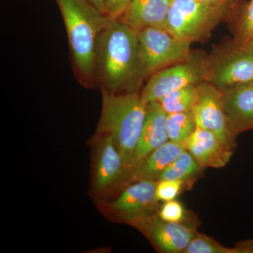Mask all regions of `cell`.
<instances>
[{
  "label": "cell",
  "instance_id": "4316f807",
  "mask_svg": "<svg viewBox=\"0 0 253 253\" xmlns=\"http://www.w3.org/2000/svg\"><path fill=\"white\" fill-rule=\"evenodd\" d=\"M202 1H208V2H223V1H229V0H202Z\"/></svg>",
  "mask_w": 253,
  "mask_h": 253
},
{
  "label": "cell",
  "instance_id": "d6986e66",
  "mask_svg": "<svg viewBox=\"0 0 253 253\" xmlns=\"http://www.w3.org/2000/svg\"><path fill=\"white\" fill-rule=\"evenodd\" d=\"M197 85L187 86L173 91L158 102L167 114L191 111L197 96Z\"/></svg>",
  "mask_w": 253,
  "mask_h": 253
},
{
  "label": "cell",
  "instance_id": "d4e9b609",
  "mask_svg": "<svg viewBox=\"0 0 253 253\" xmlns=\"http://www.w3.org/2000/svg\"><path fill=\"white\" fill-rule=\"evenodd\" d=\"M86 1L93 5L96 9L99 10L100 12L102 13L103 14L107 15L106 0H86Z\"/></svg>",
  "mask_w": 253,
  "mask_h": 253
},
{
  "label": "cell",
  "instance_id": "9c48e42d",
  "mask_svg": "<svg viewBox=\"0 0 253 253\" xmlns=\"http://www.w3.org/2000/svg\"><path fill=\"white\" fill-rule=\"evenodd\" d=\"M128 224L142 232L159 252L164 253H184L198 232L191 224L163 220L158 212L135 218Z\"/></svg>",
  "mask_w": 253,
  "mask_h": 253
},
{
  "label": "cell",
  "instance_id": "8992f818",
  "mask_svg": "<svg viewBox=\"0 0 253 253\" xmlns=\"http://www.w3.org/2000/svg\"><path fill=\"white\" fill-rule=\"evenodd\" d=\"M204 81L220 90L253 82V51L235 41L206 56Z\"/></svg>",
  "mask_w": 253,
  "mask_h": 253
},
{
  "label": "cell",
  "instance_id": "30bf717a",
  "mask_svg": "<svg viewBox=\"0 0 253 253\" xmlns=\"http://www.w3.org/2000/svg\"><path fill=\"white\" fill-rule=\"evenodd\" d=\"M95 150L93 188L95 194L104 195L123 181L131 178L127 168L113 138L100 134Z\"/></svg>",
  "mask_w": 253,
  "mask_h": 253
},
{
  "label": "cell",
  "instance_id": "4fadbf2b",
  "mask_svg": "<svg viewBox=\"0 0 253 253\" xmlns=\"http://www.w3.org/2000/svg\"><path fill=\"white\" fill-rule=\"evenodd\" d=\"M171 1L172 0H131L118 19L137 33L147 28L166 29Z\"/></svg>",
  "mask_w": 253,
  "mask_h": 253
},
{
  "label": "cell",
  "instance_id": "3957f363",
  "mask_svg": "<svg viewBox=\"0 0 253 253\" xmlns=\"http://www.w3.org/2000/svg\"><path fill=\"white\" fill-rule=\"evenodd\" d=\"M147 104L136 91L113 93L103 90L100 134H109L126 166L132 172L133 158L146 121Z\"/></svg>",
  "mask_w": 253,
  "mask_h": 253
},
{
  "label": "cell",
  "instance_id": "277c9868",
  "mask_svg": "<svg viewBox=\"0 0 253 253\" xmlns=\"http://www.w3.org/2000/svg\"><path fill=\"white\" fill-rule=\"evenodd\" d=\"M232 8V0L223 2L172 0L166 29L181 41L190 43L203 41L227 18Z\"/></svg>",
  "mask_w": 253,
  "mask_h": 253
},
{
  "label": "cell",
  "instance_id": "7402d4cb",
  "mask_svg": "<svg viewBox=\"0 0 253 253\" xmlns=\"http://www.w3.org/2000/svg\"><path fill=\"white\" fill-rule=\"evenodd\" d=\"M185 183L181 180L160 179L156 184V198L158 201L163 202L176 199L185 189Z\"/></svg>",
  "mask_w": 253,
  "mask_h": 253
},
{
  "label": "cell",
  "instance_id": "ac0fdd59",
  "mask_svg": "<svg viewBox=\"0 0 253 253\" xmlns=\"http://www.w3.org/2000/svg\"><path fill=\"white\" fill-rule=\"evenodd\" d=\"M166 126L169 141L182 144L197 127L191 111L167 114Z\"/></svg>",
  "mask_w": 253,
  "mask_h": 253
},
{
  "label": "cell",
  "instance_id": "44dd1931",
  "mask_svg": "<svg viewBox=\"0 0 253 253\" xmlns=\"http://www.w3.org/2000/svg\"><path fill=\"white\" fill-rule=\"evenodd\" d=\"M158 214L161 219L168 222L188 224L184 222L187 218V211L180 201L176 199L164 202L160 208Z\"/></svg>",
  "mask_w": 253,
  "mask_h": 253
},
{
  "label": "cell",
  "instance_id": "9a60e30c",
  "mask_svg": "<svg viewBox=\"0 0 253 253\" xmlns=\"http://www.w3.org/2000/svg\"><path fill=\"white\" fill-rule=\"evenodd\" d=\"M166 117L167 113L159 102L147 104L146 121L134 152L132 169L141 159L169 141Z\"/></svg>",
  "mask_w": 253,
  "mask_h": 253
},
{
  "label": "cell",
  "instance_id": "5b68a950",
  "mask_svg": "<svg viewBox=\"0 0 253 253\" xmlns=\"http://www.w3.org/2000/svg\"><path fill=\"white\" fill-rule=\"evenodd\" d=\"M141 82L163 68L182 62L191 55V43L181 41L165 28H147L138 32Z\"/></svg>",
  "mask_w": 253,
  "mask_h": 253
},
{
  "label": "cell",
  "instance_id": "e0dca14e",
  "mask_svg": "<svg viewBox=\"0 0 253 253\" xmlns=\"http://www.w3.org/2000/svg\"><path fill=\"white\" fill-rule=\"evenodd\" d=\"M204 169L194 156L185 149L165 169L158 180H181L189 188L201 176Z\"/></svg>",
  "mask_w": 253,
  "mask_h": 253
},
{
  "label": "cell",
  "instance_id": "2e32d148",
  "mask_svg": "<svg viewBox=\"0 0 253 253\" xmlns=\"http://www.w3.org/2000/svg\"><path fill=\"white\" fill-rule=\"evenodd\" d=\"M185 149L184 144L168 141L134 166L131 172V180L158 181L165 169Z\"/></svg>",
  "mask_w": 253,
  "mask_h": 253
},
{
  "label": "cell",
  "instance_id": "ba28073f",
  "mask_svg": "<svg viewBox=\"0 0 253 253\" xmlns=\"http://www.w3.org/2000/svg\"><path fill=\"white\" fill-rule=\"evenodd\" d=\"M204 56L191 54L182 62L158 71L151 76L141 93L145 104L160 101L166 94L204 81Z\"/></svg>",
  "mask_w": 253,
  "mask_h": 253
},
{
  "label": "cell",
  "instance_id": "484cf974",
  "mask_svg": "<svg viewBox=\"0 0 253 253\" xmlns=\"http://www.w3.org/2000/svg\"><path fill=\"white\" fill-rule=\"evenodd\" d=\"M248 48H249L250 49L252 50L253 51V36L251 38V39L250 40L249 42L247 44H245Z\"/></svg>",
  "mask_w": 253,
  "mask_h": 253
},
{
  "label": "cell",
  "instance_id": "603a6c76",
  "mask_svg": "<svg viewBox=\"0 0 253 253\" xmlns=\"http://www.w3.org/2000/svg\"><path fill=\"white\" fill-rule=\"evenodd\" d=\"M131 0H106L107 15L112 19H116L123 14Z\"/></svg>",
  "mask_w": 253,
  "mask_h": 253
},
{
  "label": "cell",
  "instance_id": "7c38bea8",
  "mask_svg": "<svg viewBox=\"0 0 253 253\" xmlns=\"http://www.w3.org/2000/svg\"><path fill=\"white\" fill-rule=\"evenodd\" d=\"M184 146L204 168L224 167L235 151L212 131L198 126Z\"/></svg>",
  "mask_w": 253,
  "mask_h": 253
},
{
  "label": "cell",
  "instance_id": "7a4b0ae2",
  "mask_svg": "<svg viewBox=\"0 0 253 253\" xmlns=\"http://www.w3.org/2000/svg\"><path fill=\"white\" fill-rule=\"evenodd\" d=\"M67 31L73 63L82 81L90 84L97 66L100 38L112 18L86 0H56Z\"/></svg>",
  "mask_w": 253,
  "mask_h": 253
},
{
  "label": "cell",
  "instance_id": "ffe728a7",
  "mask_svg": "<svg viewBox=\"0 0 253 253\" xmlns=\"http://www.w3.org/2000/svg\"><path fill=\"white\" fill-rule=\"evenodd\" d=\"M235 41L245 45L253 36V0H250L243 8L235 28Z\"/></svg>",
  "mask_w": 253,
  "mask_h": 253
},
{
  "label": "cell",
  "instance_id": "5bb4252c",
  "mask_svg": "<svg viewBox=\"0 0 253 253\" xmlns=\"http://www.w3.org/2000/svg\"><path fill=\"white\" fill-rule=\"evenodd\" d=\"M221 91L226 115L236 134L253 129V82Z\"/></svg>",
  "mask_w": 253,
  "mask_h": 253
},
{
  "label": "cell",
  "instance_id": "52a82bcc",
  "mask_svg": "<svg viewBox=\"0 0 253 253\" xmlns=\"http://www.w3.org/2000/svg\"><path fill=\"white\" fill-rule=\"evenodd\" d=\"M198 127L212 131L231 149L236 148L238 134L226 115L222 91L203 81L197 85V96L192 109Z\"/></svg>",
  "mask_w": 253,
  "mask_h": 253
},
{
  "label": "cell",
  "instance_id": "6da1fadb",
  "mask_svg": "<svg viewBox=\"0 0 253 253\" xmlns=\"http://www.w3.org/2000/svg\"><path fill=\"white\" fill-rule=\"evenodd\" d=\"M137 32L119 19H111L100 38L97 66L104 90L136 91L141 83L138 61Z\"/></svg>",
  "mask_w": 253,
  "mask_h": 253
},
{
  "label": "cell",
  "instance_id": "8fae6325",
  "mask_svg": "<svg viewBox=\"0 0 253 253\" xmlns=\"http://www.w3.org/2000/svg\"><path fill=\"white\" fill-rule=\"evenodd\" d=\"M157 181L150 179L134 181L108 205L109 211L126 223L135 218L158 212L161 206L156 198Z\"/></svg>",
  "mask_w": 253,
  "mask_h": 253
},
{
  "label": "cell",
  "instance_id": "cb8c5ba5",
  "mask_svg": "<svg viewBox=\"0 0 253 253\" xmlns=\"http://www.w3.org/2000/svg\"><path fill=\"white\" fill-rule=\"evenodd\" d=\"M224 253H253V239L239 241L234 248L225 247Z\"/></svg>",
  "mask_w": 253,
  "mask_h": 253
}]
</instances>
